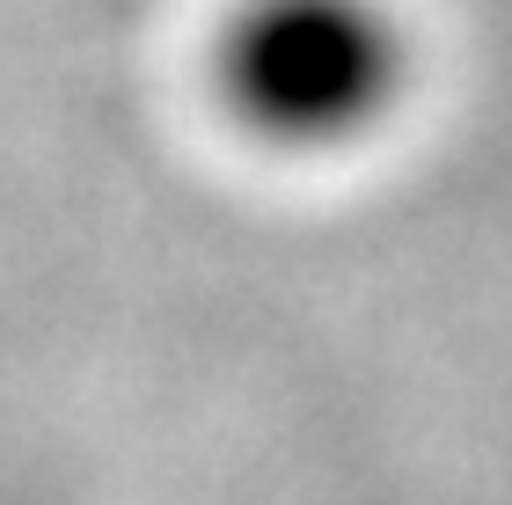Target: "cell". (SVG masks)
Returning <instances> with one entry per match:
<instances>
[{"instance_id": "cell-1", "label": "cell", "mask_w": 512, "mask_h": 505, "mask_svg": "<svg viewBox=\"0 0 512 505\" xmlns=\"http://www.w3.org/2000/svg\"><path fill=\"white\" fill-rule=\"evenodd\" d=\"M220 74L271 140H344L395 96L403 44L374 0H256L227 30Z\"/></svg>"}]
</instances>
